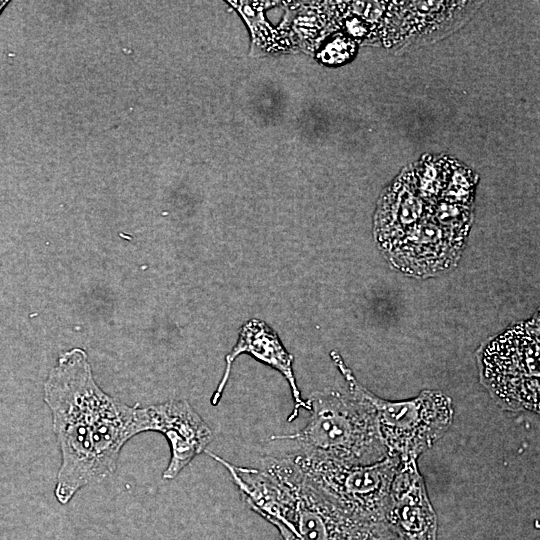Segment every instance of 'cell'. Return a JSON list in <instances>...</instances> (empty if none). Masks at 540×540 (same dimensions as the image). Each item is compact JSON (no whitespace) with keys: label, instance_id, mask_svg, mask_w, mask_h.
I'll return each instance as SVG.
<instances>
[{"label":"cell","instance_id":"obj_1","mask_svg":"<svg viewBox=\"0 0 540 540\" xmlns=\"http://www.w3.org/2000/svg\"><path fill=\"white\" fill-rule=\"evenodd\" d=\"M223 465L245 505L279 532L280 540H390L385 524L357 519L312 485L290 455L265 457L259 467L237 466L206 451Z\"/></svg>","mask_w":540,"mask_h":540},{"label":"cell","instance_id":"obj_2","mask_svg":"<svg viewBox=\"0 0 540 540\" xmlns=\"http://www.w3.org/2000/svg\"><path fill=\"white\" fill-rule=\"evenodd\" d=\"M110 398L95 382L80 348L62 353L44 383V402L61 453L54 496L62 505L82 488L98 484L96 452Z\"/></svg>","mask_w":540,"mask_h":540},{"label":"cell","instance_id":"obj_3","mask_svg":"<svg viewBox=\"0 0 540 540\" xmlns=\"http://www.w3.org/2000/svg\"><path fill=\"white\" fill-rule=\"evenodd\" d=\"M331 358L346 379L348 391L313 393L307 399L311 415L306 425L295 433L274 435L270 440H294L301 452L345 464L380 462L388 455L365 387L337 352L332 351Z\"/></svg>","mask_w":540,"mask_h":540},{"label":"cell","instance_id":"obj_4","mask_svg":"<svg viewBox=\"0 0 540 540\" xmlns=\"http://www.w3.org/2000/svg\"><path fill=\"white\" fill-rule=\"evenodd\" d=\"M539 317L510 327L481 353L483 384L504 409L539 412Z\"/></svg>","mask_w":540,"mask_h":540},{"label":"cell","instance_id":"obj_5","mask_svg":"<svg viewBox=\"0 0 540 540\" xmlns=\"http://www.w3.org/2000/svg\"><path fill=\"white\" fill-rule=\"evenodd\" d=\"M290 457L308 481L346 513L369 523L385 524L391 484L400 463L398 458L387 457L371 465H351L301 451Z\"/></svg>","mask_w":540,"mask_h":540},{"label":"cell","instance_id":"obj_6","mask_svg":"<svg viewBox=\"0 0 540 540\" xmlns=\"http://www.w3.org/2000/svg\"><path fill=\"white\" fill-rule=\"evenodd\" d=\"M364 393L375 410L388 457L417 460L452 424V400L440 391L423 390L406 401L385 400L366 388Z\"/></svg>","mask_w":540,"mask_h":540},{"label":"cell","instance_id":"obj_7","mask_svg":"<svg viewBox=\"0 0 540 540\" xmlns=\"http://www.w3.org/2000/svg\"><path fill=\"white\" fill-rule=\"evenodd\" d=\"M468 234L443 226L427 215L387 253L390 264L399 271L428 277L454 267L464 249Z\"/></svg>","mask_w":540,"mask_h":540},{"label":"cell","instance_id":"obj_8","mask_svg":"<svg viewBox=\"0 0 540 540\" xmlns=\"http://www.w3.org/2000/svg\"><path fill=\"white\" fill-rule=\"evenodd\" d=\"M146 432L161 433L170 447V459L162 477L175 479L198 455L207 451L213 432L186 400H169L145 406Z\"/></svg>","mask_w":540,"mask_h":540},{"label":"cell","instance_id":"obj_9","mask_svg":"<svg viewBox=\"0 0 540 540\" xmlns=\"http://www.w3.org/2000/svg\"><path fill=\"white\" fill-rule=\"evenodd\" d=\"M384 521L401 540H437L436 514L416 459L400 461Z\"/></svg>","mask_w":540,"mask_h":540},{"label":"cell","instance_id":"obj_10","mask_svg":"<svg viewBox=\"0 0 540 540\" xmlns=\"http://www.w3.org/2000/svg\"><path fill=\"white\" fill-rule=\"evenodd\" d=\"M247 354L259 362L279 371L287 380L294 402L293 409L287 421L292 422L301 409L309 411L307 401L301 397L293 372L294 357L283 346L277 333L264 321L252 318L240 328L238 340L232 350L225 357V370L219 384L211 397V404L216 406L224 392L230 377L232 364L241 355Z\"/></svg>","mask_w":540,"mask_h":540},{"label":"cell","instance_id":"obj_11","mask_svg":"<svg viewBox=\"0 0 540 540\" xmlns=\"http://www.w3.org/2000/svg\"><path fill=\"white\" fill-rule=\"evenodd\" d=\"M428 204L416 190L410 171H403L383 192L375 212L374 235L385 254L430 213Z\"/></svg>","mask_w":540,"mask_h":540},{"label":"cell","instance_id":"obj_12","mask_svg":"<svg viewBox=\"0 0 540 540\" xmlns=\"http://www.w3.org/2000/svg\"><path fill=\"white\" fill-rule=\"evenodd\" d=\"M455 160L449 157H423L408 168L419 195L430 205L441 200Z\"/></svg>","mask_w":540,"mask_h":540},{"label":"cell","instance_id":"obj_13","mask_svg":"<svg viewBox=\"0 0 540 540\" xmlns=\"http://www.w3.org/2000/svg\"><path fill=\"white\" fill-rule=\"evenodd\" d=\"M476 184L477 176L473 171L455 160L441 200L472 207Z\"/></svg>","mask_w":540,"mask_h":540},{"label":"cell","instance_id":"obj_14","mask_svg":"<svg viewBox=\"0 0 540 540\" xmlns=\"http://www.w3.org/2000/svg\"><path fill=\"white\" fill-rule=\"evenodd\" d=\"M443 226L468 234L472 221V207L439 200L431 205L430 213Z\"/></svg>","mask_w":540,"mask_h":540},{"label":"cell","instance_id":"obj_15","mask_svg":"<svg viewBox=\"0 0 540 540\" xmlns=\"http://www.w3.org/2000/svg\"><path fill=\"white\" fill-rule=\"evenodd\" d=\"M354 50L353 43L346 39L337 38L327 46L324 51L325 59L329 63H338L348 58Z\"/></svg>","mask_w":540,"mask_h":540},{"label":"cell","instance_id":"obj_16","mask_svg":"<svg viewBox=\"0 0 540 540\" xmlns=\"http://www.w3.org/2000/svg\"><path fill=\"white\" fill-rule=\"evenodd\" d=\"M390 540H399V537H395V538L390 539Z\"/></svg>","mask_w":540,"mask_h":540},{"label":"cell","instance_id":"obj_17","mask_svg":"<svg viewBox=\"0 0 540 540\" xmlns=\"http://www.w3.org/2000/svg\"><path fill=\"white\" fill-rule=\"evenodd\" d=\"M399 540H401V539L399 538Z\"/></svg>","mask_w":540,"mask_h":540}]
</instances>
